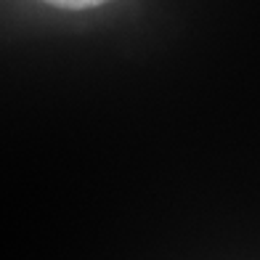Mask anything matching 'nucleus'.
Here are the masks:
<instances>
[{"label":"nucleus","mask_w":260,"mask_h":260,"mask_svg":"<svg viewBox=\"0 0 260 260\" xmlns=\"http://www.w3.org/2000/svg\"><path fill=\"white\" fill-rule=\"evenodd\" d=\"M51 6H58V8H69V11H80V8H93V6H101L106 0H45Z\"/></svg>","instance_id":"nucleus-1"}]
</instances>
